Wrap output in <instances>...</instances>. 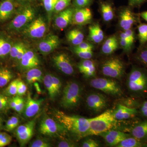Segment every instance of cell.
<instances>
[{
	"instance_id": "obj_1",
	"label": "cell",
	"mask_w": 147,
	"mask_h": 147,
	"mask_svg": "<svg viewBox=\"0 0 147 147\" xmlns=\"http://www.w3.org/2000/svg\"><path fill=\"white\" fill-rule=\"evenodd\" d=\"M55 117L66 130L78 138L88 136L90 129L88 119L76 116L66 115L60 111L55 112Z\"/></svg>"
},
{
	"instance_id": "obj_2",
	"label": "cell",
	"mask_w": 147,
	"mask_h": 147,
	"mask_svg": "<svg viewBox=\"0 0 147 147\" xmlns=\"http://www.w3.org/2000/svg\"><path fill=\"white\" fill-rule=\"evenodd\" d=\"M90 129L88 136L99 135L102 132L113 129L116 126L117 120L113 110H108L97 117L88 119Z\"/></svg>"
},
{
	"instance_id": "obj_3",
	"label": "cell",
	"mask_w": 147,
	"mask_h": 147,
	"mask_svg": "<svg viewBox=\"0 0 147 147\" xmlns=\"http://www.w3.org/2000/svg\"><path fill=\"white\" fill-rule=\"evenodd\" d=\"M126 84L129 90L135 95L142 96L147 93V72L133 67L127 76Z\"/></svg>"
},
{
	"instance_id": "obj_4",
	"label": "cell",
	"mask_w": 147,
	"mask_h": 147,
	"mask_svg": "<svg viewBox=\"0 0 147 147\" xmlns=\"http://www.w3.org/2000/svg\"><path fill=\"white\" fill-rule=\"evenodd\" d=\"M81 98V87L76 82H69L64 88L60 104L65 109L76 108L80 102Z\"/></svg>"
},
{
	"instance_id": "obj_5",
	"label": "cell",
	"mask_w": 147,
	"mask_h": 147,
	"mask_svg": "<svg viewBox=\"0 0 147 147\" xmlns=\"http://www.w3.org/2000/svg\"><path fill=\"white\" fill-rule=\"evenodd\" d=\"M35 11L32 7L28 6L23 9L9 23V30L18 31L24 29L34 19Z\"/></svg>"
},
{
	"instance_id": "obj_6",
	"label": "cell",
	"mask_w": 147,
	"mask_h": 147,
	"mask_svg": "<svg viewBox=\"0 0 147 147\" xmlns=\"http://www.w3.org/2000/svg\"><path fill=\"white\" fill-rule=\"evenodd\" d=\"M90 84L92 88L110 95L119 96L123 94L121 86L113 79L98 78L92 79Z\"/></svg>"
},
{
	"instance_id": "obj_7",
	"label": "cell",
	"mask_w": 147,
	"mask_h": 147,
	"mask_svg": "<svg viewBox=\"0 0 147 147\" xmlns=\"http://www.w3.org/2000/svg\"><path fill=\"white\" fill-rule=\"evenodd\" d=\"M125 65L118 58H110L103 63L101 71L103 75L110 78L121 79L125 72Z\"/></svg>"
},
{
	"instance_id": "obj_8",
	"label": "cell",
	"mask_w": 147,
	"mask_h": 147,
	"mask_svg": "<svg viewBox=\"0 0 147 147\" xmlns=\"http://www.w3.org/2000/svg\"><path fill=\"white\" fill-rule=\"evenodd\" d=\"M65 128L60 123L48 116L44 117L39 125V131L41 134L50 137L60 136Z\"/></svg>"
},
{
	"instance_id": "obj_9",
	"label": "cell",
	"mask_w": 147,
	"mask_h": 147,
	"mask_svg": "<svg viewBox=\"0 0 147 147\" xmlns=\"http://www.w3.org/2000/svg\"><path fill=\"white\" fill-rule=\"evenodd\" d=\"M47 25L42 17L34 19L24 29V33L32 38H40L45 35Z\"/></svg>"
},
{
	"instance_id": "obj_10",
	"label": "cell",
	"mask_w": 147,
	"mask_h": 147,
	"mask_svg": "<svg viewBox=\"0 0 147 147\" xmlns=\"http://www.w3.org/2000/svg\"><path fill=\"white\" fill-rule=\"evenodd\" d=\"M35 120L18 125L15 129L16 138L21 146H24L31 139L34 134Z\"/></svg>"
},
{
	"instance_id": "obj_11",
	"label": "cell",
	"mask_w": 147,
	"mask_h": 147,
	"mask_svg": "<svg viewBox=\"0 0 147 147\" xmlns=\"http://www.w3.org/2000/svg\"><path fill=\"white\" fill-rule=\"evenodd\" d=\"M138 21V17L129 7H125L120 12L119 25L124 31L131 29Z\"/></svg>"
},
{
	"instance_id": "obj_12",
	"label": "cell",
	"mask_w": 147,
	"mask_h": 147,
	"mask_svg": "<svg viewBox=\"0 0 147 147\" xmlns=\"http://www.w3.org/2000/svg\"><path fill=\"white\" fill-rule=\"evenodd\" d=\"M53 61L56 67L64 74L68 75L73 74V65L69 57L65 53H60L54 56Z\"/></svg>"
},
{
	"instance_id": "obj_13",
	"label": "cell",
	"mask_w": 147,
	"mask_h": 147,
	"mask_svg": "<svg viewBox=\"0 0 147 147\" xmlns=\"http://www.w3.org/2000/svg\"><path fill=\"white\" fill-rule=\"evenodd\" d=\"M86 103L90 110L95 113H98L106 108L107 100L103 95L98 93H93L88 96Z\"/></svg>"
},
{
	"instance_id": "obj_14",
	"label": "cell",
	"mask_w": 147,
	"mask_h": 147,
	"mask_svg": "<svg viewBox=\"0 0 147 147\" xmlns=\"http://www.w3.org/2000/svg\"><path fill=\"white\" fill-rule=\"evenodd\" d=\"M60 44L59 36L56 35L50 34L47 36L39 42L38 48L42 55L50 54L57 49Z\"/></svg>"
},
{
	"instance_id": "obj_15",
	"label": "cell",
	"mask_w": 147,
	"mask_h": 147,
	"mask_svg": "<svg viewBox=\"0 0 147 147\" xmlns=\"http://www.w3.org/2000/svg\"><path fill=\"white\" fill-rule=\"evenodd\" d=\"M43 98L35 99L31 97L30 92L28 93L26 101L25 102L24 111L26 117L31 118L34 117L39 112L41 104L44 101Z\"/></svg>"
},
{
	"instance_id": "obj_16",
	"label": "cell",
	"mask_w": 147,
	"mask_h": 147,
	"mask_svg": "<svg viewBox=\"0 0 147 147\" xmlns=\"http://www.w3.org/2000/svg\"><path fill=\"white\" fill-rule=\"evenodd\" d=\"M92 18L91 11L88 7L74 9L72 23L74 25L82 26L88 24Z\"/></svg>"
},
{
	"instance_id": "obj_17",
	"label": "cell",
	"mask_w": 147,
	"mask_h": 147,
	"mask_svg": "<svg viewBox=\"0 0 147 147\" xmlns=\"http://www.w3.org/2000/svg\"><path fill=\"white\" fill-rule=\"evenodd\" d=\"M129 134L117 130H111L102 132L99 134L110 146H116L123 139L129 137Z\"/></svg>"
},
{
	"instance_id": "obj_18",
	"label": "cell",
	"mask_w": 147,
	"mask_h": 147,
	"mask_svg": "<svg viewBox=\"0 0 147 147\" xmlns=\"http://www.w3.org/2000/svg\"><path fill=\"white\" fill-rule=\"evenodd\" d=\"M19 63L22 69L28 70L37 67L40 64V60L33 51L27 49Z\"/></svg>"
},
{
	"instance_id": "obj_19",
	"label": "cell",
	"mask_w": 147,
	"mask_h": 147,
	"mask_svg": "<svg viewBox=\"0 0 147 147\" xmlns=\"http://www.w3.org/2000/svg\"><path fill=\"white\" fill-rule=\"evenodd\" d=\"M74 11L73 8H67L57 13L55 20L56 26L59 29L66 28L72 22Z\"/></svg>"
},
{
	"instance_id": "obj_20",
	"label": "cell",
	"mask_w": 147,
	"mask_h": 147,
	"mask_svg": "<svg viewBox=\"0 0 147 147\" xmlns=\"http://www.w3.org/2000/svg\"><path fill=\"white\" fill-rule=\"evenodd\" d=\"M137 113L135 108H129L122 104H118L115 110H113V115L117 120L127 119L135 115Z\"/></svg>"
},
{
	"instance_id": "obj_21",
	"label": "cell",
	"mask_w": 147,
	"mask_h": 147,
	"mask_svg": "<svg viewBox=\"0 0 147 147\" xmlns=\"http://www.w3.org/2000/svg\"><path fill=\"white\" fill-rule=\"evenodd\" d=\"M80 72L86 78H90L95 76L96 73V65L93 61L89 59H84L78 66Z\"/></svg>"
},
{
	"instance_id": "obj_22",
	"label": "cell",
	"mask_w": 147,
	"mask_h": 147,
	"mask_svg": "<svg viewBox=\"0 0 147 147\" xmlns=\"http://www.w3.org/2000/svg\"><path fill=\"white\" fill-rule=\"evenodd\" d=\"M14 7L12 1L5 0L0 3V21L7 20L12 16Z\"/></svg>"
},
{
	"instance_id": "obj_23",
	"label": "cell",
	"mask_w": 147,
	"mask_h": 147,
	"mask_svg": "<svg viewBox=\"0 0 147 147\" xmlns=\"http://www.w3.org/2000/svg\"><path fill=\"white\" fill-rule=\"evenodd\" d=\"M104 33L98 24L90 26L89 28V39L95 43H100L104 38Z\"/></svg>"
},
{
	"instance_id": "obj_24",
	"label": "cell",
	"mask_w": 147,
	"mask_h": 147,
	"mask_svg": "<svg viewBox=\"0 0 147 147\" xmlns=\"http://www.w3.org/2000/svg\"><path fill=\"white\" fill-rule=\"evenodd\" d=\"M132 137L139 141L147 140V120L144 121L137 125L131 129Z\"/></svg>"
},
{
	"instance_id": "obj_25",
	"label": "cell",
	"mask_w": 147,
	"mask_h": 147,
	"mask_svg": "<svg viewBox=\"0 0 147 147\" xmlns=\"http://www.w3.org/2000/svg\"><path fill=\"white\" fill-rule=\"evenodd\" d=\"M119 42L117 36L115 35L108 37L105 40L102 46V52L105 55L113 54L119 47Z\"/></svg>"
},
{
	"instance_id": "obj_26",
	"label": "cell",
	"mask_w": 147,
	"mask_h": 147,
	"mask_svg": "<svg viewBox=\"0 0 147 147\" xmlns=\"http://www.w3.org/2000/svg\"><path fill=\"white\" fill-rule=\"evenodd\" d=\"M100 11L102 19L105 22H110L114 18V9L113 5L108 2H100Z\"/></svg>"
},
{
	"instance_id": "obj_27",
	"label": "cell",
	"mask_w": 147,
	"mask_h": 147,
	"mask_svg": "<svg viewBox=\"0 0 147 147\" xmlns=\"http://www.w3.org/2000/svg\"><path fill=\"white\" fill-rule=\"evenodd\" d=\"M67 38L69 42L76 46L84 41V35L81 30L74 29L67 33Z\"/></svg>"
},
{
	"instance_id": "obj_28",
	"label": "cell",
	"mask_w": 147,
	"mask_h": 147,
	"mask_svg": "<svg viewBox=\"0 0 147 147\" xmlns=\"http://www.w3.org/2000/svg\"><path fill=\"white\" fill-rule=\"evenodd\" d=\"M42 79V71L37 67L27 70L26 79L28 84H34L35 82H40Z\"/></svg>"
},
{
	"instance_id": "obj_29",
	"label": "cell",
	"mask_w": 147,
	"mask_h": 147,
	"mask_svg": "<svg viewBox=\"0 0 147 147\" xmlns=\"http://www.w3.org/2000/svg\"><path fill=\"white\" fill-rule=\"evenodd\" d=\"M43 82L50 98L52 100H54L58 94L56 91L52 82V74H46L43 77Z\"/></svg>"
},
{
	"instance_id": "obj_30",
	"label": "cell",
	"mask_w": 147,
	"mask_h": 147,
	"mask_svg": "<svg viewBox=\"0 0 147 147\" xmlns=\"http://www.w3.org/2000/svg\"><path fill=\"white\" fill-rule=\"evenodd\" d=\"M12 44L8 39L0 35V58L3 59L9 54Z\"/></svg>"
},
{
	"instance_id": "obj_31",
	"label": "cell",
	"mask_w": 147,
	"mask_h": 147,
	"mask_svg": "<svg viewBox=\"0 0 147 147\" xmlns=\"http://www.w3.org/2000/svg\"><path fill=\"white\" fill-rule=\"evenodd\" d=\"M13 78V74L8 69L0 68V88L5 86Z\"/></svg>"
},
{
	"instance_id": "obj_32",
	"label": "cell",
	"mask_w": 147,
	"mask_h": 147,
	"mask_svg": "<svg viewBox=\"0 0 147 147\" xmlns=\"http://www.w3.org/2000/svg\"><path fill=\"white\" fill-rule=\"evenodd\" d=\"M118 147H141L145 146L138 139L133 137H129L125 138L116 146Z\"/></svg>"
},
{
	"instance_id": "obj_33",
	"label": "cell",
	"mask_w": 147,
	"mask_h": 147,
	"mask_svg": "<svg viewBox=\"0 0 147 147\" xmlns=\"http://www.w3.org/2000/svg\"><path fill=\"white\" fill-rule=\"evenodd\" d=\"M138 38L141 45L147 42V24H141L138 26Z\"/></svg>"
},
{
	"instance_id": "obj_34",
	"label": "cell",
	"mask_w": 147,
	"mask_h": 147,
	"mask_svg": "<svg viewBox=\"0 0 147 147\" xmlns=\"http://www.w3.org/2000/svg\"><path fill=\"white\" fill-rule=\"evenodd\" d=\"M20 119L16 116H12L7 120L4 126V129L7 131H11L16 129L19 125Z\"/></svg>"
},
{
	"instance_id": "obj_35",
	"label": "cell",
	"mask_w": 147,
	"mask_h": 147,
	"mask_svg": "<svg viewBox=\"0 0 147 147\" xmlns=\"http://www.w3.org/2000/svg\"><path fill=\"white\" fill-rule=\"evenodd\" d=\"M20 79H14L11 82L4 91V94L8 96H15L17 94V85Z\"/></svg>"
},
{
	"instance_id": "obj_36",
	"label": "cell",
	"mask_w": 147,
	"mask_h": 147,
	"mask_svg": "<svg viewBox=\"0 0 147 147\" xmlns=\"http://www.w3.org/2000/svg\"><path fill=\"white\" fill-rule=\"evenodd\" d=\"M9 99L8 96L0 93V113L5 114L10 108Z\"/></svg>"
},
{
	"instance_id": "obj_37",
	"label": "cell",
	"mask_w": 147,
	"mask_h": 147,
	"mask_svg": "<svg viewBox=\"0 0 147 147\" xmlns=\"http://www.w3.org/2000/svg\"><path fill=\"white\" fill-rule=\"evenodd\" d=\"M119 43L124 51L129 52L131 50L132 46L128 41L124 32H122L120 34Z\"/></svg>"
},
{
	"instance_id": "obj_38",
	"label": "cell",
	"mask_w": 147,
	"mask_h": 147,
	"mask_svg": "<svg viewBox=\"0 0 147 147\" xmlns=\"http://www.w3.org/2000/svg\"><path fill=\"white\" fill-rule=\"evenodd\" d=\"M25 46H26L24 43L21 42H17L13 44L9 53L11 57L15 59L18 53H20L21 50Z\"/></svg>"
},
{
	"instance_id": "obj_39",
	"label": "cell",
	"mask_w": 147,
	"mask_h": 147,
	"mask_svg": "<svg viewBox=\"0 0 147 147\" xmlns=\"http://www.w3.org/2000/svg\"><path fill=\"white\" fill-rule=\"evenodd\" d=\"M44 7L48 13L49 18L53 11H54L55 7L58 0H42Z\"/></svg>"
},
{
	"instance_id": "obj_40",
	"label": "cell",
	"mask_w": 147,
	"mask_h": 147,
	"mask_svg": "<svg viewBox=\"0 0 147 147\" xmlns=\"http://www.w3.org/2000/svg\"><path fill=\"white\" fill-rule=\"evenodd\" d=\"M137 55L138 60L147 67V44H145Z\"/></svg>"
},
{
	"instance_id": "obj_41",
	"label": "cell",
	"mask_w": 147,
	"mask_h": 147,
	"mask_svg": "<svg viewBox=\"0 0 147 147\" xmlns=\"http://www.w3.org/2000/svg\"><path fill=\"white\" fill-rule=\"evenodd\" d=\"M12 138L6 132L0 131V147H5L11 144Z\"/></svg>"
},
{
	"instance_id": "obj_42",
	"label": "cell",
	"mask_w": 147,
	"mask_h": 147,
	"mask_svg": "<svg viewBox=\"0 0 147 147\" xmlns=\"http://www.w3.org/2000/svg\"><path fill=\"white\" fill-rule=\"evenodd\" d=\"M71 0H58L55 7L54 12L58 13L68 7L71 3Z\"/></svg>"
},
{
	"instance_id": "obj_43",
	"label": "cell",
	"mask_w": 147,
	"mask_h": 147,
	"mask_svg": "<svg viewBox=\"0 0 147 147\" xmlns=\"http://www.w3.org/2000/svg\"><path fill=\"white\" fill-rule=\"evenodd\" d=\"M74 53L76 54L79 57L83 59H91L93 55L92 51H85L78 50L76 48H74Z\"/></svg>"
},
{
	"instance_id": "obj_44",
	"label": "cell",
	"mask_w": 147,
	"mask_h": 147,
	"mask_svg": "<svg viewBox=\"0 0 147 147\" xmlns=\"http://www.w3.org/2000/svg\"><path fill=\"white\" fill-rule=\"evenodd\" d=\"M31 147H50L51 144L49 142L41 139H37L32 142L30 144Z\"/></svg>"
},
{
	"instance_id": "obj_45",
	"label": "cell",
	"mask_w": 147,
	"mask_h": 147,
	"mask_svg": "<svg viewBox=\"0 0 147 147\" xmlns=\"http://www.w3.org/2000/svg\"><path fill=\"white\" fill-rule=\"evenodd\" d=\"M27 91L26 85L21 79H19L17 85V95L22 96L26 94Z\"/></svg>"
},
{
	"instance_id": "obj_46",
	"label": "cell",
	"mask_w": 147,
	"mask_h": 147,
	"mask_svg": "<svg viewBox=\"0 0 147 147\" xmlns=\"http://www.w3.org/2000/svg\"><path fill=\"white\" fill-rule=\"evenodd\" d=\"M94 0H74V5L77 8L87 7Z\"/></svg>"
},
{
	"instance_id": "obj_47",
	"label": "cell",
	"mask_w": 147,
	"mask_h": 147,
	"mask_svg": "<svg viewBox=\"0 0 147 147\" xmlns=\"http://www.w3.org/2000/svg\"><path fill=\"white\" fill-rule=\"evenodd\" d=\"M25 105V102L24 98L21 96H18V102L13 110H15L17 113L21 114L24 111Z\"/></svg>"
},
{
	"instance_id": "obj_48",
	"label": "cell",
	"mask_w": 147,
	"mask_h": 147,
	"mask_svg": "<svg viewBox=\"0 0 147 147\" xmlns=\"http://www.w3.org/2000/svg\"><path fill=\"white\" fill-rule=\"evenodd\" d=\"M94 46L92 44L89 42H84L75 46L74 48L78 50H85V51H92Z\"/></svg>"
},
{
	"instance_id": "obj_49",
	"label": "cell",
	"mask_w": 147,
	"mask_h": 147,
	"mask_svg": "<svg viewBox=\"0 0 147 147\" xmlns=\"http://www.w3.org/2000/svg\"><path fill=\"white\" fill-rule=\"evenodd\" d=\"M52 80L56 91L59 95L60 92L61 88V83L60 80L57 76H54L53 74H52Z\"/></svg>"
},
{
	"instance_id": "obj_50",
	"label": "cell",
	"mask_w": 147,
	"mask_h": 147,
	"mask_svg": "<svg viewBox=\"0 0 147 147\" xmlns=\"http://www.w3.org/2000/svg\"><path fill=\"white\" fill-rule=\"evenodd\" d=\"M99 146V144L97 142L91 139L85 140L82 144V147H97Z\"/></svg>"
},
{
	"instance_id": "obj_51",
	"label": "cell",
	"mask_w": 147,
	"mask_h": 147,
	"mask_svg": "<svg viewBox=\"0 0 147 147\" xmlns=\"http://www.w3.org/2000/svg\"><path fill=\"white\" fill-rule=\"evenodd\" d=\"M124 32L125 36L127 38L128 41H129L131 45H133L134 40H135V36H134V31L131 28L124 31Z\"/></svg>"
},
{
	"instance_id": "obj_52",
	"label": "cell",
	"mask_w": 147,
	"mask_h": 147,
	"mask_svg": "<svg viewBox=\"0 0 147 147\" xmlns=\"http://www.w3.org/2000/svg\"><path fill=\"white\" fill-rule=\"evenodd\" d=\"M147 0H128L130 7H139L146 1Z\"/></svg>"
},
{
	"instance_id": "obj_53",
	"label": "cell",
	"mask_w": 147,
	"mask_h": 147,
	"mask_svg": "<svg viewBox=\"0 0 147 147\" xmlns=\"http://www.w3.org/2000/svg\"><path fill=\"white\" fill-rule=\"evenodd\" d=\"M74 144L68 140H62L59 142L58 147H74Z\"/></svg>"
},
{
	"instance_id": "obj_54",
	"label": "cell",
	"mask_w": 147,
	"mask_h": 147,
	"mask_svg": "<svg viewBox=\"0 0 147 147\" xmlns=\"http://www.w3.org/2000/svg\"><path fill=\"white\" fill-rule=\"evenodd\" d=\"M18 96L17 95L16 96H13L11 98H9V106L10 108L13 109L16 107L17 102H18Z\"/></svg>"
},
{
	"instance_id": "obj_55",
	"label": "cell",
	"mask_w": 147,
	"mask_h": 147,
	"mask_svg": "<svg viewBox=\"0 0 147 147\" xmlns=\"http://www.w3.org/2000/svg\"><path fill=\"white\" fill-rule=\"evenodd\" d=\"M142 114L144 117H147V101L143 102L141 108Z\"/></svg>"
},
{
	"instance_id": "obj_56",
	"label": "cell",
	"mask_w": 147,
	"mask_h": 147,
	"mask_svg": "<svg viewBox=\"0 0 147 147\" xmlns=\"http://www.w3.org/2000/svg\"><path fill=\"white\" fill-rule=\"evenodd\" d=\"M27 49H27L26 46H25V47H24V48L21 50L20 53H18V55H17V57H16V59H15L16 61L18 62L20 61L21 59H22L23 56H24V54H25L26 51Z\"/></svg>"
},
{
	"instance_id": "obj_57",
	"label": "cell",
	"mask_w": 147,
	"mask_h": 147,
	"mask_svg": "<svg viewBox=\"0 0 147 147\" xmlns=\"http://www.w3.org/2000/svg\"><path fill=\"white\" fill-rule=\"evenodd\" d=\"M34 86L35 88V89L36 90L38 94L41 93V89H40V88L39 86V84H38V82H35V83H34Z\"/></svg>"
},
{
	"instance_id": "obj_58",
	"label": "cell",
	"mask_w": 147,
	"mask_h": 147,
	"mask_svg": "<svg viewBox=\"0 0 147 147\" xmlns=\"http://www.w3.org/2000/svg\"><path fill=\"white\" fill-rule=\"evenodd\" d=\"M141 17L147 22V11H144L140 14Z\"/></svg>"
},
{
	"instance_id": "obj_59",
	"label": "cell",
	"mask_w": 147,
	"mask_h": 147,
	"mask_svg": "<svg viewBox=\"0 0 147 147\" xmlns=\"http://www.w3.org/2000/svg\"><path fill=\"white\" fill-rule=\"evenodd\" d=\"M16 1H18V2L23 3L28 2L32 0H16Z\"/></svg>"
},
{
	"instance_id": "obj_60",
	"label": "cell",
	"mask_w": 147,
	"mask_h": 147,
	"mask_svg": "<svg viewBox=\"0 0 147 147\" xmlns=\"http://www.w3.org/2000/svg\"><path fill=\"white\" fill-rule=\"evenodd\" d=\"M3 122V121L2 119V118L0 117V128H1L2 126Z\"/></svg>"
},
{
	"instance_id": "obj_61",
	"label": "cell",
	"mask_w": 147,
	"mask_h": 147,
	"mask_svg": "<svg viewBox=\"0 0 147 147\" xmlns=\"http://www.w3.org/2000/svg\"><path fill=\"white\" fill-rule=\"evenodd\" d=\"M10 1H12L13 0H10Z\"/></svg>"
},
{
	"instance_id": "obj_62",
	"label": "cell",
	"mask_w": 147,
	"mask_h": 147,
	"mask_svg": "<svg viewBox=\"0 0 147 147\" xmlns=\"http://www.w3.org/2000/svg\"></svg>"
}]
</instances>
